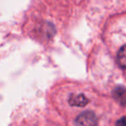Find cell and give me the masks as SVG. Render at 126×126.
Listing matches in <instances>:
<instances>
[{
	"instance_id": "3",
	"label": "cell",
	"mask_w": 126,
	"mask_h": 126,
	"mask_svg": "<svg viewBox=\"0 0 126 126\" xmlns=\"http://www.w3.org/2000/svg\"><path fill=\"white\" fill-rule=\"evenodd\" d=\"M88 99L83 94H72L69 99V104L71 106L83 107L88 103Z\"/></svg>"
},
{
	"instance_id": "5",
	"label": "cell",
	"mask_w": 126,
	"mask_h": 126,
	"mask_svg": "<svg viewBox=\"0 0 126 126\" xmlns=\"http://www.w3.org/2000/svg\"><path fill=\"white\" fill-rule=\"evenodd\" d=\"M115 126H126V117L120 118L118 121H117Z\"/></svg>"
},
{
	"instance_id": "4",
	"label": "cell",
	"mask_w": 126,
	"mask_h": 126,
	"mask_svg": "<svg viewBox=\"0 0 126 126\" xmlns=\"http://www.w3.org/2000/svg\"><path fill=\"white\" fill-rule=\"evenodd\" d=\"M118 63L122 68L126 69V45L123 46L118 52Z\"/></svg>"
},
{
	"instance_id": "2",
	"label": "cell",
	"mask_w": 126,
	"mask_h": 126,
	"mask_svg": "<svg viewBox=\"0 0 126 126\" xmlns=\"http://www.w3.org/2000/svg\"><path fill=\"white\" fill-rule=\"evenodd\" d=\"M112 97L119 104L126 106V88L125 86H118L112 91Z\"/></svg>"
},
{
	"instance_id": "1",
	"label": "cell",
	"mask_w": 126,
	"mask_h": 126,
	"mask_svg": "<svg viewBox=\"0 0 126 126\" xmlns=\"http://www.w3.org/2000/svg\"><path fill=\"white\" fill-rule=\"evenodd\" d=\"M76 126H97L98 118L94 112L87 111L81 113L75 120Z\"/></svg>"
}]
</instances>
